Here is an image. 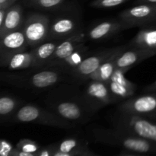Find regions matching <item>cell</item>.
Here are the masks:
<instances>
[{"label": "cell", "mask_w": 156, "mask_h": 156, "mask_svg": "<svg viewBox=\"0 0 156 156\" xmlns=\"http://www.w3.org/2000/svg\"><path fill=\"white\" fill-rule=\"evenodd\" d=\"M12 145L5 140H2L0 143V156H9L12 151Z\"/></svg>", "instance_id": "obj_27"}, {"label": "cell", "mask_w": 156, "mask_h": 156, "mask_svg": "<svg viewBox=\"0 0 156 156\" xmlns=\"http://www.w3.org/2000/svg\"><path fill=\"white\" fill-rule=\"evenodd\" d=\"M126 48H128V47H126L123 50L117 52L115 54L113 55L108 60H106L103 64H101L100 67L90 76V80L108 82L111 78V76H113L115 70L117 69V67H116V58L121 52L126 50Z\"/></svg>", "instance_id": "obj_19"}, {"label": "cell", "mask_w": 156, "mask_h": 156, "mask_svg": "<svg viewBox=\"0 0 156 156\" xmlns=\"http://www.w3.org/2000/svg\"><path fill=\"white\" fill-rule=\"evenodd\" d=\"M29 47L22 28L10 32L0 38V65L5 67L12 56L25 51Z\"/></svg>", "instance_id": "obj_10"}, {"label": "cell", "mask_w": 156, "mask_h": 156, "mask_svg": "<svg viewBox=\"0 0 156 156\" xmlns=\"http://www.w3.org/2000/svg\"><path fill=\"white\" fill-rule=\"evenodd\" d=\"M18 156H34L32 153H27V152H24L21 151L19 154H18Z\"/></svg>", "instance_id": "obj_33"}, {"label": "cell", "mask_w": 156, "mask_h": 156, "mask_svg": "<svg viewBox=\"0 0 156 156\" xmlns=\"http://www.w3.org/2000/svg\"><path fill=\"white\" fill-rule=\"evenodd\" d=\"M23 9L21 5L15 4L7 10L4 24L0 27V38L10 32L21 29L24 24Z\"/></svg>", "instance_id": "obj_17"}, {"label": "cell", "mask_w": 156, "mask_h": 156, "mask_svg": "<svg viewBox=\"0 0 156 156\" xmlns=\"http://www.w3.org/2000/svg\"><path fill=\"white\" fill-rule=\"evenodd\" d=\"M14 120L18 123H38L56 127H70L72 122L66 120L51 111L44 110L37 105H26L15 114Z\"/></svg>", "instance_id": "obj_3"}, {"label": "cell", "mask_w": 156, "mask_h": 156, "mask_svg": "<svg viewBox=\"0 0 156 156\" xmlns=\"http://www.w3.org/2000/svg\"><path fill=\"white\" fill-rule=\"evenodd\" d=\"M125 30L144 27L156 22V3H143L128 8L119 15Z\"/></svg>", "instance_id": "obj_5"}, {"label": "cell", "mask_w": 156, "mask_h": 156, "mask_svg": "<svg viewBox=\"0 0 156 156\" xmlns=\"http://www.w3.org/2000/svg\"><path fill=\"white\" fill-rule=\"evenodd\" d=\"M125 48H126L125 46H121V47L108 48L106 50H101L96 53L89 54L79 66L76 67L70 73V74L73 78L78 80L85 81L89 79L90 76L100 67L101 64H103L117 52Z\"/></svg>", "instance_id": "obj_7"}, {"label": "cell", "mask_w": 156, "mask_h": 156, "mask_svg": "<svg viewBox=\"0 0 156 156\" xmlns=\"http://www.w3.org/2000/svg\"><path fill=\"white\" fill-rule=\"evenodd\" d=\"M62 70L57 68H44L39 71L27 73H9L2 78L8 83L26 88H50L63 80Z\"/></svg>", "instance_id": "obj_2"}, {"label": "cell", "mask_w": 156, "mask_h": 156, "mask_svg": "<svg viewBox=\"0 0 156 156\" xmlns=\"http://www.w3.org/2000/svg\"><path fill=\"white\" fill-rule=\"evenodd\" d=\"M40 156H50V152L48 150H44L41 152Z\"/></svg>", "instance_id": "obj_34"}, {"label": "cell", "mask_w": 156, "mask_h": 156, "mask_svg": "<svg viewBox=\"0 0 156 156\" xmlns=\"http://www.w3.org/2000/svg\"><path fill=\"white\" fill-rule=\"evenodd\" d=\"M5 67H7L10 71H18L28 68H34V58L31 50L30 52H20L12 56L8 61Z\"/></svg>", "instance_id": "obj_20"}, {"label": "cell", "mask_w": 156, "mask_h": 156, "mask_svg": "<svg viewBox=\"0 0 156 156\" xmlns=\"http://www.w3.org/2000/svg\"><path fill=\"white\" fill-rule=\"evenodd\" d=\"M156 56V50L154 51V53H153V56Z\"/></svg>", "instance_id": "obj_35"}, {"label": "cell", "mask_w": 156, "mask_h": 156, "mask_svg": "<svg viewBox=\"0 0 156 156\" xmlns=\"http://www.w3.org/2000/svg\"><path fill=\"white\" fill-rule=\"evenodd\" d=\"M82 96L95 112L114 102L107 82L100 81H90L85 87Z\"/></svg>", "instance_id": "obj_12"}, {"label": "cell", "mask_w": 156, "mask_h": 156, "mask_svg": "<svg viewBox=\"0 0 156 156\" xmlns=\"http://www.w3.org/2000/svg\"><path fill=\"white\" fill-rule=\"evenodd\" d=\"M121 114L141 117L156 116V92L131 97L118 107Z\"/></svg>", "instance_id": "obj_8"}, {"label": "cell", "mask_w": 156, "mask_h": 156, "mask_svg": "<svg viewBox=\"0 0 156 156\" xmlns=\"http://www.w3.org/2000/svg\"><path fill=\"white\" fill-rule=\"evenodd\" d=\"M82 30L79 17L65 14L56 17L50 24L48 41H62Z\"/></svg>", "instance_id": "obj_9"}, {"label": "cell", "mask_w": 156, "mask_h": 156, "mask_svg": "<svg viewBox=\"0 0 156 156\" xmlns=\"http://www.w3.org/2000/svg\"><path fill=\"white\" fill-rule=\"evenodd\" d=\"M50 18L47 15L40 13L29 14L24 21L22 30L29 47L37 46L48 41L50 30Z\"/></svg>", "instance_id": "obj_4"}, {"label": "cell", "mask_w": 156, "mask_h": 156, "mask_svg": "<svg viewBox=\"0 0 156 156\" xmlns=\"http://www.w3.org/2000/svg\"><path fill=\"white\" fill-rule=\"evenodd\" d=\"M137 4H143V3H156V0H137Z\"/></svg>", "instance_id": "obj_31"}, {"label": "cell", "mask_w": 156, "mask_h": 156, "mask_svg": "<svg viewBox=\"0 0 156 156\" xmlns=\"http://www.w3.org/2000/svg\"><path fill=\"white\" fill-rule=\"evenodd\" d=\"M88 55H89L88 47L85 44L75 50L69 56H68L65 60L62 61L56 68L59 69L62 71L68 72L70 73L76 67L79 66Z\"/></svg>", "instance_id": "obj_21"}, {"label": "cell", "mask_w": 156, "mask_h": 156, "mask_svg": "<svg viewBox=\"0 0 156 156\" xmlns=\"http://www.w3.org/2000/svg\"><path fill=\"white\" fill-rule=\"evenodd\" d=\"M53 156H70V155L69 153H65V152H62L59 151V152H57Z\"/></svg>", "instance_id": "obj_32"}, {"label": "cell", "mask_w": 156, "mask_h": 156, "mask_svg": "<svg viewBox=\"0 0 156 156\" xmlns=\"http://www.w3.org/2000/svg\"><path fill=\"white\" fill-rule=\"evenodd\" d=\"M47 104L50 111L72 123H85L95 113L82 95H73V98L53 97Z\"/></svg>", "instance_id": "obj_1"}, {"label": "cell", "mask_w": 156, "mask_h": 156, "mask_svg": "<svg viewBox=\"0 0 156 156\" xmlns=\"http://www.w3.org/2000/svg\"><path fill=\"white\" fill-rule=\"evenodd\" d=\"M22 145H21V151L27 153H33L37 150V146L36 144L30 141H26L23 140Z\"/></svg>", "instance_id": "obj_26"}, {"label": "cell", "mask_w": 156, "mask_h": 156, "mask_svg": "<svg viewBox=\"0 0 156 156\" xmlns=\"http://www.w3.org/2000/svg\"><path fill=\"white\" fill-rule=\"evenodd\" d=\"M150 57V54L146 50L128 47V50L126 49L117 56L116 67L127 72L129 69Z\"/></svg>", "instance_id": "obj_16"}, {"label": "cell", "mask_w": 156, "mask_h": 156, "mask_svg": "<svg viewBox=\"0 0 156 156\" xmlns=\"http://www.w3.org/2000/svg\"><path fill=\"white\" fill-rule=\"evenodd\" d=\"M77 146V141L74 139H68L61 143L59 145V151L65 153H69L76 146Z\"/></svg>", "instance_id": "obj_25"}, {"label": "cell", "mask_w": 156, "mask_h": 156, "mask_svg": "<svg viewBox=\"0 0 156 156\" xmlns=\"http://www.w3.org/2000/svg\"><path fill=\"white\" fill-rule=\"evenodd\" d=\"M146 91L149 92H156V81L146 88Z\"/></svg>", "instance_id": "obj_30"}, {"label": "cell", "mask_w": 156, "mask_h": 156, "mask_svg": "<svg viewBox=\"0 0 156 156\" xmlns=\"http://www.w3.org/2000/svg\"><path fill=\"white\" fill-rule=\"evenodd\" d=\"M116 123L120 130L131 132L142 139L156 142V124L145 117L121 114Z\"/></svg>", "instance_id": "obj_6"}, {"label": "cell", "mask_w": 156, "mask_h": 156, "mask_svg": "<svg viewBox=\"0 0 156 156\" xmlns=\"http://www.w3.org/2000/svg\"><path fill=\"white\" fill-rule=\"evenodd\" d=\"M126 72L117 69L110 80L107 82L113 100H126L133 97L136 91V85L125 77Z\"/></svg>", "instance_id": "obj_13"}, {"label": "cell", "mask_w": 156, "mask_h": 156, "mask_svg": "<svg viewBox=\"0 0 156 156\" xmlns=\"http://www.w3.org/2000/svg\"><path fill=\"white\" fill-rule=\"evenodd\" d=\"M128 0H93L90 6L96 9H109L123 4Z\"/></svg>", "instance_id": "obj_24"}, {"label": "cell", "mask_w": 156, "mask_h": 156, "mask_svg": "<svg viewBox=\"0 0 156 156\" xmlns=\"http://www.w3.org/2000/svg\"><path fill=\"white\" fill-rule=\"evenodd\" d=\"M125 30L120 20H107L94 24L87 31V38L90 41H101L108 39Z\"/></svg>", "instance_id": "obj_14"}, {"label": "cell", "mask_w": 156, "mask_h": 156, "mask_svg": "<svg viewBox=\"0 0 156 156\" xmlns=\"http://www.w3.org/2000/svg\"><path fill=\"white\" fill-rule=\"evenodd\" d=\"M129 47L146 50L151 57L153 56L154 51L156 50V25L149 24L140 27L129 42Z\"/></svg>", "instance_id": "obj_15"}, {"label": "cell", "mask_w": 156, "mask_h": 156, "mask_svg": "<svg viewBox=\"0 0 156 156\" xmlns=\"http://www.w3.org/2000/svg\"><path fill=\"white\" fill-rule=\"evenodd\" d=\"M65 0H24L25 4L34 9L51 11L58 9Z\"/></svg>", "instance_id": "obj_23"}, {"label": "cell", "mask_w": 156, "mask_h": 156, "mask_svg": "<svg viewBox=\"0 0 156 156\" xmlns=\"http://www.w3.org/2000/svg\"><path fill=\"white\" fill-rule=\"evenodd\" d=\"M59 43V41H47L34 48H32L31 52L34 58V68H45Z\"/></svg>", "instance_id": "obj_18"}, {"label": "cell", "mask_w": 156, "mask_h": 156, "mask_svg": "<svg viewBox=\"0 0 156 156\" xmlns=\"http://www.w3.org/2000/svg\"><path fill=\"white\" fill-rule=\"evenodd\" d=\"M8 9H0V27L2 26V24H4L5 19L6 13H7Z\"/></svg>", "instance_id": "obj_29"}, {"label": "cell", "mask_w": 156, "mask_h": 156, "mask_svg": "<svg viewBox=\"0 0 156 156\" xmlns=\"http://www.w3.org/2000/svg\"><path fill=\"white\" fill-rule=\"evenodd\" d=\"M19 101L9 95H2L0 98V115L2 118H8L17 112Z\"/></svg>", "instance_id": "obj_22"}, {"label": "cell", "mask_w": 156, "mask_h": 156, "mask_svg": "<svg viewBox=\"0 0 156 156\" xmlns=\"http://www.w3.org/2000/svg\"><path fill=\"white\" fill-rule=\"evenodd\" d=\"M17 0H0V9H9L15 4Z\"/></svg>", "instance_id": "obj_28"}, {"label": "cell", "mask_w": 156, "mask_h": 156, "mask_svg": "<svg viewBox=\"0 0 156 156\" xmlns=\"http://www.w3.org/2000/svg\"><path fill=\"white\" fill-rule=\"evenodd\" d=\"M86 38V33L81 30L76 34L60 41L56 47L51 59L46 65L45 68H56L75 50L85 45Z\"/></svg>", "instance_id": "obj_11"}]
</instances>
